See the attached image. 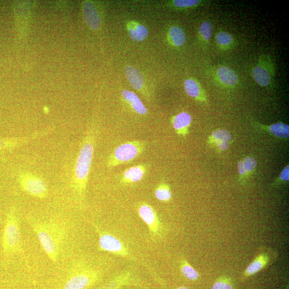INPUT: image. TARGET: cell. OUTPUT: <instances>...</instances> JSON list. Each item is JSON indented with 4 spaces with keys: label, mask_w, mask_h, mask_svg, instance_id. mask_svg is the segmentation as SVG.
<instances>
[{
    "label": "cell",
    "mask_w": 289,
    "mask_h": 289,
    "mask_svg": "<svg viewBox=\"0 0 289 289\" xmlns=\"http://www.w3.org/2000/svg\"><path fill=\"white\" fill-rule=\"evenodd\" d=\"M181 270L184 276L191 280H197L199 277V273L187 261L182 259L180 263Z\"/></svg>",
    "instance_id": "cell-26"
},
{
    "label": "cell",
    "mask_w": 289,
    "mask_h": 289,
    "mask_svg": "<svg viewBox=\"0 0 289 289\" xmlns=\"http://www.w3.org/2000/svg\"><path fill=\"white\" fill-rule=\"evenodd\" d=\"M275 65L270 56L267 55H261L258 63L252 69L253 79L258 86L267 88L274 82Z\"/></svg>",
    "instance_id": "cell-6"
},
{
    "label": "cell",
    "mask_w": 289,
    "mask_h": 289,
    "mask_svg": "<svg viewBox=\"0 0 289 289\" xmlns=\"http://www.w3.org/2000/svg\"><path fill=\"white\" fill-rule=\"evenodd\" d=\"M205 2L202 0H175L172 2L171 4L175 9L186 10L197 8L205 4Z\"/></svg>",
    "instance_id": "cell-25"
},
{
    "label": "cell",
    "mask_w": 289,
    "mask_h": 289,
    "mask_svg": "<svg viewBox=\"0 0 289 289\" xmlns=\"http://www.w3.org/2000/svg\"><path fill=\"white\" fill-rule=\"evenodd\" d=\"M122 96L135 113L141 115H144L148 113L147 108L134 93L128 90H123L122 92Z\"/></svg>",
    "instance_id": "cell-18"
},
{
    "label": "cell",
    "mask_w": 289,
    "mask_h": 289,
    "mask_svg": "<svg viewBox=\"0 0 289 289\" xmlns=\"http://www.w3.org/2000/svg\"><path fill=\"white\" fill-rule=\"evenodd\" d=\"M2 245L6 258L22 252L21 234L20 222L15 209L8 212L3 235Z\"/></svg>",
    "instance_id": "cell-2"
},
{
    "label": "cell",
    "mask_w": 289,
    "mask_h": 289,
    "mask_svg": "<svg viewBox=\"0 0 289 289\" xmlns=\"http://www.w3.org/2000/svg\"><path fill=\"white\" fill-rule=\"evenodd\" d=\"M125 73L133 89L140 90L143 88V79L140 71L132 66L128 65L126 66Z\"/></svg>",
    "instance_id": "cell-20"
},
{
    "label": "cell",
    "mask_w": 289,
    "mask_h": 289,
    "mask_svg": "<svg viewBox=\"0 0 289 289\" xmlns=\"http://www.w3.org/2000/svg\"><path fill=\"white\" fill-rule=\"evenodd\" d=\"M83 12L89 26L93 30H98L100 27L101 21L95 6L90 2L85 3Z\"/></svg>",
    "instance_id": "cell-17"
},
{
    "label": "cell",
    "mask_w": 289,
    "mask_h": 289,
    "mask_svg": "<svg viewBox=\"0 0 289 289\" xmlns=\"http://www.w3.org/2000/svg\"><path fill=\"white\" fill-rule=\"evenodd\" d=\"M127 281H128V278H127L126 276H120L118 278L113 280L111 282L106 284L99 289H115V287L121 286L124 284V283Z\"/></svg>",
    "instance_id": "cell-29"
},
{
    "label": "cell",
    "mask_w": 289,
    "mask_h": 289,
    "mask_svg": "<svg viewBox=\"0 0 289 289\" xmlns=\"http://www.w3.org/2000/svg\"><path fill=\"white\" fill-rule=\"evenodd\" d=\"M89 137L85 140L75 167L76 189L81 193L86 188L88 175L94 155V143Z\"/></svg>",
    "instance_id": "cell-4"
},
{
    "label": "cell",
    "mask_w": 289,
    "mask_h": 289,
    "mask_svg": "<svg viewBox=\"0 0 289 289\" xmlns=\"http://www.w3.org/2000/svg\"><path fill=\"white\" fill-rule=\"evenodd\" d=\"M212 34V27L210 22H202L199 28L198 39L204 48H206L208 46Z\"/></svg>",
    "instance_id": "cell-22"
},
{
    "label": "cell",
    "mask_w": 289,
    "mask_h": 289,
    "mask_svg": "<svg viewBox=\"0 0 289 289\" xmlns=\"http://www.w3.org/2000/svg\"><path fill=\"white\" fill-rule=\"evenodd\" d=\"M99 236V248L101 251H106L126 259L136 260L125 245L117 237L111 234L101 230L97 226L94 225Z\"/></svg>",
    "instance_id": "cell-7"
},
{
    "label": "cell",
    "mask_w": 289,
    "mask_h": 289,
    "mask_svg": "<svg viewBox=\"0 0 289 289\" xmlns=\"http://www.w3.org/2000/svg\"><path fill=\"white\" fill-rule=\"evenodd\" d=\"M21 184L24 190L33 196L44 198L47 195V185L38 177L32 175H23L21 179Z\"/></svg>",
    "instance_id": "cell-11"
},
{
    "label": "cell",
    "mask_w": 289,
    "mask_h": 289,
    "mask_svg": "<svg viewBox=\"0 0 289 289\" xmlns=\"http://www.w3.org/2000/svg\"><path fill=\"white\" fill-rule=\"evenodd\" d=\"M211 289H234L232 285L229 282L226 277L220 278L213 285Z\"/></svg>",
    "instance_id": "cell-30"
},
{
    "label": "cell",
    "mask_w": 289,
    "mask_h": 289,
    "mask_svg": "<svg viewBox=\"0 0 289 289\" xmlns=\"http://www.w3.org/2000/svg\"><path fill=\"white\" fill-rule=\"evenodd\" d=\"M29 223L49 258L57 261L66 235L64 227L53 220L42 222L31 219Z\"/></svg>",
    "instance_id": "cell-1"
},
{
    "label": "cell",
    "mask_w": 289,
    "mask_h": 289,
    "mask_svg": "<svg viewBox=\"0 0 289 289\" xmlns=\"http://www.w3.org/2000/svg\"><path fill=\"white\" fill-rule=\"evenodd\" d=\"M144 141H132L126 142L118 146L108 160L110 167H115L129 163L138 158L146 148Z\"/></svg>",
    "instance_id": "cell-5"
},
{
    "label": "cell",
    "mask_w": 289,
    "mask_h": 289,
    "mask_svg": "<svg viewBox=\"0 0 289 289\" xmlns=\"http://www.w3.org/2000/svg\"><path fill=\"white\" fill-rule=\"evenodd\" d=\"M177 289H189V288H187V287H184V286H181V287H179L177 288Z\"/></svg>",
    "instance_id": "cell-32"
},
{
    "label": "cell",
    "mask_w": 289,
    "mask_h": 289,
    "mask_svg": "<svg viewBox=\"0 0 289 289\" xmlns=\"http://www.w3.org/2000/svg\"><path fill=\"white\" fill-rule=\"evenodd\" d=\"M168 37L171 44L175 47L183 46L186 41L185 34L179 27L174 26L169 29Z\"/></svg>",
    "instance_id": "cell-23"
},
{
    "label": "cell",
    "mask_w": 289,
    "mask_h": 289,
    "mask_svg": "<svg viewBox=\"0 0 289 289\" xmlns=\"http://www.w3.org/2000/svg\"><path fill=\"white\" fill-rule=\"evenodd\" d=\"M211 76L219 86L225 89H234L239 84V79L237 74L227 65L215 66L211 71Z\"/></svg>",
    "instance_id": "cell-10"
},
{
    "label": "cell",
    "mask_w": 289,
    "mask_h": 289,
    "mask_svg": "<svg viewBox=\"0 0 289 289\" xmlns=\"http://www.w3.org/2000/svg\"><path fill=\"white\" fill-rule=\"evenodd\" d=\"M147 171L146 165H140L127 169L121 177L124 184H131L140 181Z\"/></svg>",
    "instance_id": "cell-16"
},
{
    "label": "cell",
    "mask_w": 289,
    "mask_h": 289,
    "mask_svg": "<svg viewBox=\"0 0 289 289\" xmlns=\"http://www.w3.org/2000/svg\"><path fill=\"white\" fill-rule=\"evenodd\" d=\"M243 167L245 170L246 178H249L253 175L257 166L256 159L252 157H247L242 160Z\"/></svg>",
    "instance_id": "cell-27"
},
{
    "label": "cell",
    "mask_w": 289,
    "mask_h": 289,
    "mask_svg": "<svg viewBox=\"0 0 289 289\" xmlns=\"http://www.w3.org/2000/svg\"><path fill=\"white\" fill-rule=\"evenodd\" d=\"M156 198L162 202H168L172 198V192L168 184L164 183L160 184L156 189Z\"/></svg>",
    "instance_id": "cell-24"
},
{
    "label": "cell",
    "mask_w": 289,
    "mask_h": 289,
    "mask_svg": "<svg viewBox=\"0 0 289 289\" xmlns=\"http://www.w3.org/2000/svg\"><path fill=\"white\" fill-rule=\"evenodd\" d=\"M171 122L176 133L185 137L189 133L192 117L188 113L182 112L173 116L172 118Z\"/></svg>",
    "instance_id": "cell-15"
},
{
    "label": "cell",
    "mask_w": 289,
    "mask_h": 289,
    "mask_svg": "<svg viewBox=\"0 0 289 289\" xmlns=\"http://www.w3.org/2000/svg\"><path fill=\"white\" fill-rule=\"evenodd\" d=\"M251 124L254 129L268 133L274 137L281 139H288L289 126L282 122H277L271 125H264L258 122L251 121Z\"/></svg>",
    "instance_id": "cell-13"
},
{
    "label": "cell",
    "mask_w": 289,
    "mask_h": 289,
    "mask_svg": "<svg viewBox=\"0 0 289 289\" xmlns=\"http://www.w3.org/2000/svg\"><path fill=\"white\" fill-rule=\"evenodd\" d=\"M138 213L148 226L150 235L155 239H162L165 235V228L155 208L149 204L143 202L138 206Z\"/></svg>",
    "instance_id": "cell-8"
},
{
    "label": "cell",
    "mask_w": 289,
    "mask_h": 289,
    "mask_svg": "<svg viewBox=\"0 0 289 289\" xmlns=\"http://www.w3.org/2000/svg\"><path fill=\"white\" fill-rule=\"evenodd\" d=\"M286 289H288V288H286Z\"/></svg>",
    "instance_id": "cell-33"
},
{
    "label": "cell",
    "mask_w": 289,
    "mask_h": 289,
    "mask_svg": "<svg viewBox=\"0 0 289 289\" xmlns=\"http://www.w3.org/2000/svg\"><path fill=\"white\" fill-rule=\"evenodd\" d=\"M184 88L187 95L199 103L207 104L208 98L200 82L196 79L190 78L185 81Z\"/></svg>",
    "instance_id": "cell-14"
},
{
    "label": "cell",
    "mask_w": 289,
    "mask_h": 289,
    "mask_svg": "<svg viewBox=\"0 0 289 289\" xmlns=\"http://www.w3.org/2000/svg\"><path fill=\"white\" fill-rule=\"evenodd\" d=\"M289 180V166L287 165L282 170L281 173L279 174L276 179L271 184L270 186L274 187L282 185V184L287 183Z\"/></svg>",
    "instance_id": "cell-28"
},
{
    "label": "cell",
    "mask_w": 289,
    "mask_h": 289,
    "mask_svg": "<svg viewBox=\"0 0 289 289\" xmlns=\"http://www.w3.org/2000/svg\"><path fill=\"white\" fill-rule=\"evenodd\" d=\"M278 256L276 252L267 248H262L254 258L250 264L244 271L242 278H248L251 276L257 274L269 266L277 258Z\"/></svg>",
    "instance_id": "cell-9"
},
{
    "label": "cell",
    "mask_w": 289,
    "mask_h": 289,
    "mask_svg": "<svg viewBox=\"0 0 289 289\" xmlns=\"http://www.w3.org/2000/svg\"><path fill=\"white\" fill-rule=\"evenodd\" d=\"M237 169L238 173H239V182L242 185H244L248 180L247 178H246V173L243 167L242 160L238 162Z\"/></svg>",
    "instance_id": "cell-31"
},
{
    "label": "cell",
    "mask_w": 289,
    "mask_h": 289,
    "mask_svg": "<svg viewBox=\"0 0 289 289\" xmlns=\"http://www.w3.org/2000/svg\"><path fill=\"white\" fill-rule=\"evenodd\" d=\"M101 277L100 272L96 269L79 264L71 268L59 289H88L98 282Z\"/></svg>",
    "instance_id": "cell-3"
},
{
    "label": "cell",
    "mask_w": 289,
    "mask_h": 289,
    "mask_svg": "<svg viewBox=\"0 0 289 289\" xmlns=\"http://www.w3.org/2000/svg\"><path fill=\"white\" fill-rule=\"evenodd\" d=\"M127 25L130 37L133 40L141 41L147 38L149 34L148 30L143 25L131 22Z\"/></svg>",
    "instance_id": "cell-21"
},
{
    "label": "cell",
    "mask_w": 289,
    "mask_h": 289,
    "mask_svg": "<svg viewBox=\"0 0 289 289\" xmlns=\"http://www.w3.org/2000/svg\"><path fill=\"white\" fill-rule=\"evenodd\" d=\"M215 43L218 48L222 51H227L233 48L236 41L231 33L226 31H220L216 34Z\"/></svg>",
    "instance_id": "cell-19"
},
{
    "label": "cell",
    "mask_w": 289,
    "mask_h": 289,
    "mask_svg": "<svg viewBox=\"0 0 289 289\" xmlns=\"http://www.w3.org/2000/svg\"><path fill=\"white\" fill-rule=\"evenodd\" d=\"M232 134L226 129H218L211 133L207 142L219 152L227 150L232 143Z\"/></svg>",
    "instance_id": "cell-12"
}]
</instances>
